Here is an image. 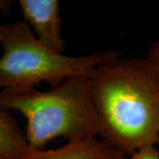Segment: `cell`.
I'll use <instances>...</instances> for the list:
<instances>
[{
	"label": "cell",
	"instance_id": "cell-5",
	"mask_svg": "<svg viewBox=\"0 0 159 159\" xmlns=\"http://www.w3.org/2000/svg\"><path fill=\"white\" fill-rule=\"evenodd\" d=\"M26 159H128L125 153L96 137L68 142L56 149L29 150Z\"/></svg>",
	"mask_w": 159,
	"mask_h": 159
},
{
	"label": "cell",
	"instance_id": "cell-3",
	"mask_svg": "<svg viewBox=\"0 0 159 159\" xmlns=\"http://www.w3.org/2000/svg\"><path fill=\"white\" fill-rule=\"evenodd\" d=\"M0 90L28 89L42 82L51 87L73 76H90L99 65L119 57L120 51L71 57L43 46L25 21L0 24Z\"/></svg>",
	"mask_w": 159,
	"mask_h": 159
},
{
	"label": "cell",
	"instance_id": "cell-4",
	"mask_svg": "<svg viewBox=\"0 0 159 159\" xmlns=\"http://www.w3.org/2000/svg\"><path fill=\"white\" fill-rule=\"evenodd\" d=\"M25 22L33 29L36 39L46 48L64 53L59 2L57 0H19Z\"/></svg>",
	"mask_w": 159,
	"mask_h": 159
},
{
	"label": "cell",
	"instance_id": "cell-2",
	"mask_svg": "<svg viewBox=\"0 0 159 159\" xmlns=\"http://www.w3.org/2000/svg\"><path fill=\"white\" fill-rule=\"evenodd\" d=\"M90 76L69 77L47 91L34 88L2 89L0 108L24 115L28 121L26 138L34 149H43L57 137L68 142L97 137L100 134V123Z\"/></svg>",
	"mask_w": 159,
	"mask_h": 159
},
{
	"label": "cell",
	"instance_id": "cell-10",
	"mask_svg": "<svg viewBox=\"0 0 159 159\" xmlns=\"http://www.w3.org/2000/svg\"><path fill=\"white\" fill-rule=\"evenodd\" d=\"M158 144H159V141H158Z\"/></svg>",
	"mask_w": 159,
	"mask_h": 159
},
{
	"label": "cell",
	"instance_id": "cell-8",
	"mask_svg": "<svg viewBox=\"0 0 159 159\" xmlns=\"http://www.w3.org/2000/svg\"><path fill=\"white\" fill-rule=\"evenodd\" d=\"M128 159H159V151L155 146H147L132 154Z\"/></svg>",
	"mask_w": 159,
	"mask_h": 159
},
{
	"label": "cell",
	"instance_id": "cell-6",
	"mask_svg": "<svg viewBox=\"0 0 159 159\" xmlns=\"http://www.w3.org/2000/svg\"><path fill=\"white\" fill-rule=\"evenodd\" d=\"M30 149L11 111L0 108V159H26Z\"/></svg>",
	"mask_w": 159,
	"mask_h": 159
},
{
	"label": "cell",
	"instance_id": "cell-7",
	"mask_svg": "<svg viewBox=\"0 0 159 159\" xmlns=\"http://www.w3.org/2000/svg\"><path fill=\"white\" fill-rule=\"evenodd\" d=\"M146 59L159 87V40L151 46Z\"/></svg>",
	"mask_w": 159,
	"mask_h": 159
},
{
	"label": "cell",
	"instance_id": "cell-9",
	"mask_svg": "<svg viewBox=\"0 0 159 159\" xmlns=\"http://www.w3.org/2000/svg\"><path fill=\"white\" fill-rule=\"evenodd\" d=\"M12 2L10 0H0V11L4 14H7L11 10Z\"/></svg>",
	"mask_w": 159,
	"mask_h": 159
},
{
	"label": "cell",
	"instance_id": "cell-1",
	"mask_svg": "<svg viewBox=\"0 0 159 159\" xmlns=\"http://www.w3.org/2000/svg\"><path fill=\"white\" fill-rule=\"evenodd\" d=\"M101 139L125 155L159 141V87L146 58L116 57L91 74Z\"/></svg>",
	"mask_w": 159,
	"mask_h": 159
}]
</instances>
